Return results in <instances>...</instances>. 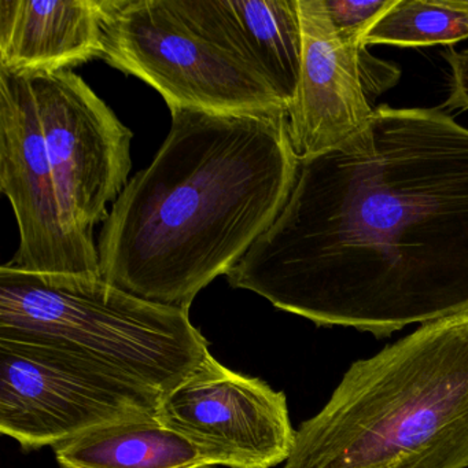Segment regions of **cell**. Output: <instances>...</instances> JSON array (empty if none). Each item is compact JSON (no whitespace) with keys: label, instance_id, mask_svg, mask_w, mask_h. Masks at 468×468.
<instances>
[{"label":"cell","instance_id":"cell-1","mask_svg":"<svg viewBox=\"0 0 468 468\" xmlns=\"http://www.w3.org/2000/svg\"><path fill=\"white\" fill-rule=\"evenodd\" d=\"M319 327L388 338L468 311V130L440 109H374L300 161L281 215L227 273Z\"/></svg>","mask_w":468,"mask_h":468},{"label":"cell","instance_id":"cell-2","mask_svg":"<svg viewBox=\"0 0 468 468\" xmlns=\"http://www.w3.org/2000/svg\"><path fill=\"white\" fill-rule=\"evenodd\" d=\"M171 114L154 160L112 207L98 253L112 286L190 311L281 215L300 158L287 116Z\"/></svg>","mask_w":468,"mask_h":468},{"label":"cell","instance_id":"cell-3","mask_svg":"<svg viewBox=\"0 0 468 468\" xmlns=\"http://www.w3.org/2000/svg\"><path fill=\"white\" fill-rule=\"evenodd\" d=\"M283 468H468V311L355 361Z\"/></svg>","mask_w":468,"mask_h":468},{"label":"cell","instance_id":"cell-4","mask_svg":"<svg viewBox=\"0 0 468 468\" xmlns=\"http://www.w3.org/2000/svg\"><path fill=\"white\" fill-rule=\"evenodd\" d=\"M0 339L70 353L168 393L209 355L188 311L122 292L101 276L0 268Z\"/></svg>","mask_w":468,"mask_h":468},{"label":"cell","instance_id":"cell-5","mask_svg":"<svg viewBox=\"0 0 468 468\" xmlns=\"http://www.w3.org/2000/svg\"><path fill=\"white\" fill-rule=\"evenodd\" d=\"M103 56L160 92L169 111L287 116V106L248 62L191 28L171 0H102Z\"/></svg>","mask_w":468,"mask_h":468},{"label":"cell","instance_id":"cell-6","mask_svg":"<svg viewBox=\"0 0 468 468\" xmlns=\"http://www.w3.org/2000/svg\"><path fill=\"white\" fill-rule=\"evenodd\" d=\"M163 394L70 353L0 339V432L24 448L157 415Z\"/></svg>","mask_w":468,"mask_h":468},{"label":"cell","instance_id":"cell-7","mask_svg":"<svg viewBox=\"0 0 468 468\" xmlns=\"http://www.w3.org/2000/svg\"><path fill=\"white\" fill-rule=\"evenodd\" d=\"M68 229L91 240L127 187L133 133L72 70L28 76Z\"/></svg>","mask_w":468,"mask_h":468},{"label":"cell","instance_id":"cell-8","mask_svg":"<svg viewBox=\"0 0 468 468\" xmlns=\"http://www.w3.org/2000/svg\"><path fill=\"white\" fill-rule=\"evenodd\" d=\"M0 190L12 202L20 229V246L7 267L40 275L101 276L98 246L73 235L62 218L31 81L5 69H0Z\"/></svg>","mask_w":468,"mask_h":468},{"label":"cell","instance_id":"cell-9","mask_svg":"<svg viewBox=\"0 0 468 468\" xmlns=\"http://www.w3.org/2000/svg\"><path fill=\"white\" fill-rule=\"evenodd\" d=\"M155 416L229 468L287 462L297 432L283 391L227 368L212 353L161 397Z\"/></svg>","mask_w":468,"mask_h":468},{"label":"cell","instance_id":"cell-10","mask_svg":"<svg viewBox=\"0 0 468 468\" xmlns=\"http://www.w3.org/2000/svg\"><path fill=\"white\" fill-rule=\"evenodd\" d=\"M303 67L290 108V138L300 161L341 146L371 119L364 84L363 37L333 26L324 0H298Z\"/></svg>","mask_w":468,"mask_h":468},{"label":"cell","instance_id":"cell-11","mask_svg":"<svg viewBox=\"0 0 468 468\" xmlns=\"http://www.w3.org/2000/svg\"><path fill=\"white\" fill-rule=\"evenodd\" d=\"M174 7L202 37L251 65L289 114L303 67L298 0H175Z\"/></svg>","mask_w":468,"mask_h":468},{"label":"cell","instance_id":"cell-12","mask_svg":"<svg viewBox=\"0 0 468 468\" xmlns=\"http://www.w3.org/2000/svg\"><path fill=\"white\" fill-rule=\"evenodd\" d=\"M102 56V0H0V69L61 72Z\"/></svg>","mask_w":468,"mask_h":468},{"label":"cell","instance_id":"cell-13","mask_svg":"<svg viewBox=\"0 0 468 468\" xmlns=\"http://www.w3.org/2000/svg\"><path fill=\"white\" fill-rule=\"evenodd\" d=\"M61 468H207L220 462L158 420L125 419L54 446Z\"/></svg>","mask_w":468,"mask_h":468},{"label":"cell","instance_id":"cell-14","mask_svg":"<svg viewBox=\"0 0 468 468\" xmlns=\"http://www.w3.org/2000/svg\"><path fill=\"white\" fill-rule=\"evenodd\" d=\"M468 39V0H399L364 37L363 46L429 48Z\"/></svg>","mask_w":468,"mask_h":468},{"label":"cell","instance_id":"cell-15","mask_svg":"<svg viewBox=\"0 0 468 468\" xmlns=\"http://www.w3.org/2000/svg\"><path fill=\"white\" fill-rule=\"evenodd\" d=\"M397 2L399 0H324V5L336 31L364 37L386 13L396 6Z\"/></svg>","mask_w":468,"mask_h":468},{"label":"cell","instance_id":"cell-16","mask_svg":"<svg viewBox=\"0 0 468 468\" xmlns=\"http://www.w3.org/2000/svg\"><path fill=\"white\" fill-rule=\"evenodd\" d=\"M443 58L452 70L451 92L443 108L468 111V50L456 51L449 48Z\"/></svg>","mask_w":468,"mask_h":468}]
</instances>
